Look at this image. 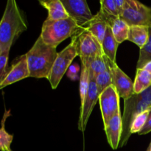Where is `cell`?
Returning <instances> with one entry per match:
<instances>
[{"label":"cell","mask_w":151,"mask_h":151,"mask_svg":"<svg viewBox=\"0 0 151 151\" xmlns=\"http://www.w3.org/2000/svg\"><path fill=\"white\" fill-rule=\"evenodd\" d=\"M101 45L104 55L111 62L116 63V54L119 44L114 36L110 26H108L106 29L105 37Z\"/></svg>","instance_id":"obj_16"},{"label":"cell","mask_w":151,"mask_h":151,"mask_svg":"<svg viewBox=\"0 0 151 151\" xmlns=\"http://www.w3.org/2000/svg\"><path fill=\"white\" fill-rule=\"evenodd\" d=\"M109 62L111 74L112 85L116 88L119 97H122L124 100L129 98L134 94V82L117 66L116 63L111 62L110 60Z\"/></svg>","instance_id":"obj_9"},{"label":"cell","mask_w":151,"mask_h":151,"mask_svg":"<svg viewBox=\"0 0 151 151\" xmlns=\"http://www.w3.org/2000/svg\"><path fill=\"white\" fill-rule=\"evenodd\" d=\"M96 84H97V89H98L99 94H101L108 87L112 85L111 74L110 69L106 70V72L100 74L95 77Z\"/></svg>","instance_id":"obj_24"},{"label":"cell","mask_w":151,"mask_h":151,"mask_svg":"<svg viewBox=\"0 0 151 151\" xmlns=\"http://www.w3.org/2000/svg\"><path fill=\"white\" fill-rule=\"evenodd\" d=\"M143 69H145V70H147V72H149L151 74V61L148 62V63H147V64H146L145 66L143 67Z\"/></svg>","instance_id":"obj_31"},{"label":"cell","mask_w":151,"mask_h":151,"mask_svg":"<svg viewBox=\"0 0 151 151\" xmlns=\"http://www.w3.org/2000/svg\"><path fill=\"white\" fill-rule=\"evenodd\" d=\"M75 36L78 56L81 58V63H88L91 59L97 56L104 55L101 44L85 28L78 31Z\"/></svg>","instance_id":"obj_7"},{"label":"cell","mask_w":151,"mask_h":151,"mask_svg":"<svg viewBox=\"0 0 151 151\" xmlns=\"http://www.w3.org/2000/svg\"><path fill=\"white\" fill-rule=\"evenodd\" d=\"M1 151H12V150H11V149H8V150H3Z\"/></svg>","instance_id":"obj_33"},{"label":"cell","mask_w":151,"mask_h":151,"mask_svg":"<svg viewBox=\"0 0 151 151\" xmlns=\"http://www.w3.org/2000/svg\"><path fill=\"white\" fill-rule=\"evenodd\" d=\"M27 29L23 11L15 0H8L0 21V49L10 50L14 41Z\"/></svg>","instance_id":"obj_1"},{"label":"cell","mask_w":151,"mask_h":151,"mask_svg":"<svg viewBox=\"0 0 151 151\" xmlns=\"http://www.w3.org/2000/svg\"><path fill=\"white\" fill-rule=\"evenodd\" d=\"M61 1L69 17L80 27H84L94 16L85 0H61Z\"/></svg>","instance_id":"obj_10"},{"label":"cell","mask_w":151,"mask_h":151,"mask_svg":"<svg viewBox=\"0 0 151 151\" xmlns=\"http://www.w3.org/2000/svg\"><path fill=\"white\" fill-rule=\"evenodd\" d=\"M80 71V67L77 63L75 64H71L68 69L66 74H67V77L72 81H75L78 79V72Z\"/></svg>","instance_id":"obj_29"},{"label":"cell","mask_w":151,"mask_h":151,"mask_svg":"<svg viewBox=\"0 0 151 151\" xmlns=\"http://www.w3.org/2000/svg\"><path fill=\"white\" fill-rule=\"evenodd\" d=\"M99 101H100V109H101L102 116H103V120L104 125L107 124L109 119H111L110 111H109V105L108 101V97L106 91H103V93L99 96Z\"/></svg>","instance_id":"obj_26"},{"label":"cell","mask_w":151,"mask_h":151,"mask_svg":"<svg viewBox=\"0 0 151 151\" xmlns=\"http://www.w3.org/2000/svg\"><path fill=\"white\" fill-rule=\"evenodd\" d=\"M81 29L70 17L57 21L47 19L42 25L40 36L45 44L57 47L62 41L74 36Z\"/></svg>","instance_id":"obj_4"},{"label":"cell","mask_w":151,"mask_h":151,"mask_svg":"<svg viewBox=\"0 0 151 151\" xmlns=\"http://www.w3.org/2000/svg\"><path fill=\"white\" fill-rule=\"evenodd\" d=\"M150 151H151V142H150Z\"/></svg>","instance_id":"obj_35"},{"label":"cell","mask_w":151,"mask_h":151,"mask_svg":"<svg viewBox=\"0 0 151 151\" xmlns=\"http://www.w3.org/2000/svg\"><path fill=\"white\" fill-rule=\"evenodd\" d=\"M78 55L76 38L74 35L72 37L70 44L58 54L50 76L47 78L52 89L57 88L64 74L67 72L68 69L71 66L72 60Z\"/></svg>","instance_id":"obj_5"},{"label":"cell","mask_w":151,"mask_h":151,"mask_svg":"<svg viewBox=\"0 0 151 151\" xmlns=\"http://www.w3.org/2000/svg\"><path fill=\"white\" fill-rule=\"evenodd\" d=\"M151 86V74L145 69H137L134 90L135 94H139Z\"/></svg>","instance_id":"obj_19"},{"label":"cell","mask_w":151,"mask_h":151,"mask_svg":"<svg viewBox=\"0 0 151 151\" xmlns=\"http://www.w3.org/2000/svg\"><path fill=\"white\" fill-rule=\"evenodd\" d=\"M99 96H100V94H99L97 84H96L95 77L93 72L89 69V83H88V91H87L84 101L81 104V114H80L79 121H78V128L82 132L85 131L90 115L97 100H99Z\"/></svg>","instance_id":"obj_8"},{"label":"cell","mask_w":151,"mask_h":151,"mask_svg":"<svg viewBox=\"0 0 151 151\" xmlns=\"http://www.w3.org/2000/svg\"><path fill=\"white\" fill-rule=\"evenodd\" d=\"M109 60L105 55H100L91 59L88 62L89 69L94 77L109 69Z\"/></svg>","instance_id":"obj_20"},{"label":"cell","mask_w":151,"mask_h":151,"mask_svg":"<svg viewBox=\"0 0 151 151\" xmlns=\"http://www.w3.org/2000/svg\"><path fill=\"white\" fill-rule=\"evenodd\" d=\"M105 132L109 144L113 150H116L119 146L122 132V120L120 111L114 115L104 125Z\"/></svg>","instance_id":"obj_12"},{"label":"cell","mask_w":151,"mask_h":151,"mask_svg":"<svg viewBox=\"0 0 151 151\" xmlns=\"http://www.w3.org/2000/svg\"><path fill=\"white\" fill-rule=\"evenodd\" d=\"M151 61V25L149 26L148 40L145 45L140 49L139 57L137 64V69H142L148 62Z\"/></svg>","instance_id":"obj_23"},{"label":"cell","mask_w":151,"mask_h":151,"mask_svg":"<svg viewBox=\"0 0 151 151\" xmlns=\"http://www.w3.org/2000/svg\"><path fill=\"white\" fill-rule=\"evenodd\" d=\"M58 54L56 47L45 44L40 36L26 53L29 77L48 78Z\"/></svg>","instance_id":"obj_2"},{"label":"cell","mask_w":151,"mask_h":151,"mask_svg":"<svg viewBox=\"0 0 151 151\" xmlns=\"http://www.w3.org/2000/svg\"><path fill=\"white\" fill-rule=\"evenodd\" d=\"M28 77H29V72L25 54L16 58V62L7 71L5 78L0 84V90Z\"/></svg>","instance_id":"obj_11"},{"label":"cell","mask_w":151,"mask_h":151,"mask_svg":"<svg viewBox=\"0 0 151 151\" xmlns=\"http://www.w3.org/2000/svg\"><path fill=\"white\" fill-rule=\"evenodd\" d=\"M148 116H147V122H146L145 125L142 128V129L138 133L139 135H145L148 133L151 132V107L148 109Z\"/></svg>","instance_id":"obj_30"},{"label":"cell","mask_w":151,"mask_h":151,"mask_svg":"<svg viewBox=\"0 0 151 151\" xmlns=\"http://www.w3.org/2000/svg\"><path fill=\"white\" fill-rule=\"evenodd\" d=\"M110 27L111 28L114 36L118 44H119L128 40L130 26L122 19H121L120 18H117L114 21Z\"/></svg>","instance_id":"obj_18"},{"label":"cell","mask_w":151,"mask_h":151,"mask_svg":"<svg viewBox=\"0 0 151 151\" xmlns=\"http://www.w3.org/2000/svg\"><path fill=\"white\" fill-rule=\"evenodd\" d=\"M6 117H4L2 121V125L0 128V150H8L10 149V145L13 142V135L8 134L4 128V121Z\"/></svg>","instance_id":"obj_25"},{"label":"cell","mask_w":151,"mask_h":151,"mask_svg":"<svg viewBox=\"0 0 151 151\" xmlns=\"http://www.w3.org/2000/svg\"><path fill=\"white\" fill-rule=\"evenodd\" d=\"M125 0H101L100 1V10L108 19L109 26L114 21L119 18L125 5Z\"/></svg>","instance_id":"obj_14"},{"label":"cell","mask_w":151,"mask_h":151,"mask_svg":"<svg viewBox=\"0 0 151 151\" xmlns=\"http://www.w3.org/2000/svg\"><path fill=\"white\" fill-rule=\"evenodd\" d=\"M119 18L129 26L151 24V8L137 0H125Z\"/></svg>","instance_id":"obj_6"},{"label":"cell","mask_w":151,"mask_h":151,"mask_svg":"<svg viewBox=\"0 0 151 151\" xmlns=\"http://www.w3.org/2000/svg\"><path fill=\"white\" fill-rule=\"evenodd\" d=\"M148 110L142 112V113L139 114L137 115L135 117V119L133 121L132 124L131 126V133L132 134H135V133H139L144 125H145L146 122H147V116H148Z\"/></svg>","instance_id":"obj_27"},{"label":"cell","mask_w":151,"mask_h":151,"mask_svg":"<svg viewBox=\"0 0 151 151\" xmlns=\"http://www.w3.org/2000/svg\"><path fill=\"white\" fill-rule=\"evenodd\" d=\"M149 36V26L133 25L130 26L128 41L137 44L140 49L147 43Z\"/></svg>","instance_id":"obj_17"},{"label":"cell","mask_w":151,"mask_h":151,"mask_svg":"<svg viewBox=\"0 0 151 151\" xmlns=\"http://www.w3.org/2000/svg\"><path fill=\"white\" fill-rule=\"evenodd\" d=\"M146 151H150V145L148 146V147H147V150H146Z\"/></svg>","instance_id":"obj_32"},{"label":"cell","mask_w":151,"mask_h":151,"mask_svg":"<svg viewBox=\"0 0 151 151\" xmlns=\"http://www.w3.org/2000/svg\"><path fill=\"white\" fill-rule=\"evenodd\" d=\"M150 25H151V24H150Z\"/></svg>","instance_id":"obj_36"},{"label":"cell","mask_w":151,"mask_h":151,"mask_svg":"<svg viewBox=\"0 0 151 151\" xmlns=\"http://www.w3.org/2000/svg\"><path fill=\"white\" fill-rule=\"evenodd\" d=\"M9 53H10V50H6L1 52L0 55V84L7 73V66L8 63Z\"/></svg>","instance_id":"obj_28"},{"label":"cell","mask_w":151,"mask_h":151,"mask_svg":"<svg viewBox=\"0 0 151 151\" xmlns=\"http://www.w3.org/2000/svg\"><path fill=\"white\" fill-rule=\"evenodd\" d=\"M1 49H0V55H1Z\"/></svg>","instance_id":"obj_34"},{"label":"cell","mask_w":151,"mask_h":151,"mask_svg":"<svg viewBox=\"0 0 151 151\" xmlns=\"http://www.w3.org/2000/svg\"><path fill=\"white\" fill-rule=\"evenodd\" d=\"M109 23L107 18L101 10H99L98 13L94 15L91 20L83 28H85L100 42V44H102Z\"/></svg>","instance_id":"obj_13"},{"label":"cell","mask_w":151,"mask_h":151,"mask_svg":"<svg viewBox=\"0 0 151 151\" xmlns=\"http://www.w3.org/2000/svg\"><path fill=\"white\" fill-rule=\"evenodd\" d=\"M108 97V101L109 105V111L111 118L120 111L119 109V96L116 91V88L113 85L110 86L105 90Z\"/></svg>","instance_id":"obj_21"},{"label":"cell","mask_w":151,"mask_h":151,"mask_svg":"<svg viewBox=\"0 0 151 151\" xmlns=\"http://www.w3.org/2000/svg\"><path fill=\"white\" fill-rule=\"evenodd\" d=\"M40 4L48 10L49 20H61L69 18L61 0H50V1H39Z\"/></svg>","instance_id":"obj_15"},{"label":"cell","mask_w":151,"mask_h":151,"mask_svg":"<svg viewBox=\"0 0 151 151\" xmlns=\"http://www.w3.org/2000/svg\"><path fill=\"white\" fill-rule=\"evenodd\" d=\"M124 102L122 132L119 147H124L129 140L131 136V124L136 116L151 107V86L139 94L134 93L131 97L124 100Z\"/></svg>","instance_id":"obj_3"},{"label":"cell","mask_w":151,"mask_h":151,"mask_svg":"<svg viewBox=\"0 0 151 151\" xmlns=\"http://www.w3.org/2000/svg\"><path fill=\"white\" fill-rule=\"evenodd\" d=\"M81 77H80V97H81V104L84 101L87 91H88V83H89V67L88 63H81Z\"/></svg>","instance_id":"obj_22"}]
</instances>
